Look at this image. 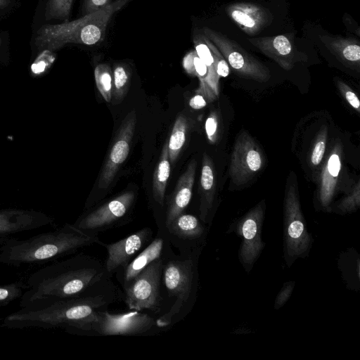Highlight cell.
<instances>
[{
	"instance_id": "f1b7e54d",
	"label": "cell",
	"mask_w": 360,
	"mask_h": 360,
	"mask_svg": "<svg viewBox=\"0 0 360 360\" xmlns=\"http://www.w3.org/2000/svg\"><path fill=\"white\" fill-rule=\"evenodd\" d=\"M72 3L73 0H48L45 8V19L68 21Z\"/></svg>"
},
{
	"instance_id": "9a60e30c",
	"label": "cell",
	"mask_w": 360,
	"mask_h": 360,
	"mask_svg": "<svg viewBox=\"0 0 360 360\" xmlns=\"http://www.w3.org/2000/svg\"><path fill=\"white\" fill-rule=\"evenodd\" d=\"M226 11L229 17L248 35H255L261 32L272 19L266 8L251 3L232 4Z\"/></svg>"
},
{
	"instance_id": "ba28073f",
	"label": "cell",
	"mask_w": 360,
	"mask_h": 360,
	"mask_svg": "<svg viewBox=\"0 0 360 360\" xmlns=\"http://www.w3.org/2000/svg\"><path fill=\"white\" fill-rule=\"evenodd\" d=\"M264 164L263 153L254 139L241 131L233 146L229 165V176L233 184H247L262 169Z\"/></svg>"
},
{
	"instance_id": "f546056e",
	"label": "cell",
	"mask_w": 360,
	"mask_h": 360,
	"mask_svg": "<svg viewBox=\"0 0 360 360\" xmlns=\"http://www.w3.org/2000/svg\"><path fill=\"white\" fill-rule=\"evenodd\" d=\"M27 285L21 281L0 285V307L21 297Z\"/></svg>"
},
{
	"instance_id": "ac0fdd59",
	"label": "cell",
	"mask_w": 360,
	"mask_h": 360,
	"mask_svg": "<svg viewBox=\"0 0 360 360\" xmlns=\"http://www.w3.org/2000/svg\"><path fill=\"white\" fill-rule=\"evenodd\" d=\"M197 162L192 160L184 172L179 177L174 191L167 201L166 215V227L183 211L189 204L193 192Z\"/></svg>"
},
{
	"instance_id": "8fae6325",
	"label": "cell",
	"mask_w": 360,
	"mask_h": 360,
	"mask_svg": "<svg viewBox=\"0 0 360 360\" xmlns=\"http://www.w3.org/2000/svg\"><path fill=\"white\" fill-rule=\"evenodd\" d=\"M154 323L152 317L136 311L120 314L98 311L92 330L104 335H131L146 332Z\"/></svg>"
},
{
	"instance_id": "8d00e7d4",
	"label": "cell",
	"mask_w": 360,
	"mask_h": 360,
	"mask_svg": "<svg viewBox=\"0 0 360 360\" xmlns=\"http://www.w3.org/2000/svg\"><path fill=\"white\" fill-rule=\"evenodd\" d=\"M110 3V0H84L83 11L84 15L96 12Z\"/></svg>"
},
{
	"instance_id": "ab89813d",
	"label": "cell",
	"mask_w": 360,
	"mask_h": 360,
	"mask_svg": "<svg viewBox=\"0 0 360 360\" xmlns=\"http://www.w3.org/2000/svg\"><path fill=\"white\" fill-rule=\"evenodd\" d=\"M5 240L3 238H0V243H3Z\"/></svg>"
},
{
	"instance_id": "f35d334b",
	"label": "cell",
	"mask_w": 360,
	"mask_h": 360,
	"mask_svg": "<svg viewBox=\"0 0 360 360\" xmlns=\"http://www.w3.org/2000/svg\"><path fill=\"white\" fill-rule=\"evenodd\" d=\"M10 4V0H0V9L6 7Z\"/></svg>"
},
{
	"instance_id": "6da1fadb",
	"label": "cell",
	"mask_w": 360,
	"mask_h": 360,
	"mask_svg": "<svg viewBox=\"0 0 360 360\" xmlns=\"http://www.w3.org/2000/svg\"><path fill=\"white\" fill-rule=\"evenodd\" d=\"M103 274L101 269L87 266L80 257L47 265L28 277L20 306L81 297Z\"/></svg>"
},
{
	"instance_id": "8992f818",
	"label": "cell",
	"mask_w": 360,
	"mask_h": 360,
	"mask_svg": "<svg viewBox=\"0 0 360 360\" xmlns=\"http://www.w3.org/2000/svg\"><path fill=\"white\" fill-rule=\"evenodd\" d=\"M202 34L211 41L230 65L241 77L258 82L270 79L266 66L247 52L237 42L209 27L202 28Z\"/></svg>"
},
{
	"instance_id": "9c48e42d",
	"label": "cell",
	"mask_w": 360,
	"mask_h": 360,
	"mask_svg": "<svg viewBox=\"0 0 360 360\" xmlns=\"http://www.w3.org/2000/svg\"><path fill=\"white\" fill-rule=\"evenodd\" d=\"M264 210L265 202L262 200L237 224L236 232L241 238L239 258L247 271L252 269L264 247L261 236Z\"/></svg>"
},
{
	"instance_id": "d4e9b609",
	"label": "cell",
	"mask_w": 360,
	"mask_h": 360,
	"mask_svg": "<svg viewBox=\"0 0 360 360\" xmlns=\"http://www.w3.org/2000/svg\"><path fill=\"white\" fill-rule=\"evenodd\" d=\"M195 52L198 57L206 65L208 70L206 84L214 96L217 98L219 93V77L214 66V60L211 51L207 46L203 34H197L193 38Z\"/></svg>"
},
{
	"instance_id": "52a82bcc",
	"label": "cell",
	"mask_w": 360,
	"mask_h": 360,
	"mask_svg": "<svg viewBox=\"0 0 360 360\" xmlns=\"http://www.w3.org/2000/svg\"><path fill=\"white\" fill-rule=\"evenodd\" d=\"M163 263L159 258L141 271L126 288V303L129 309L155 310L160 303V283Z\"/></svg>"
},
{
	"instance_id": "44dd1931",
	"label": "cell",
	"mask_w": 360,
	"mask_h": 360,
	"mask_svg": "<svg viewBox=\"0 0 360 360\" xmlns=\"http://www.w3.org/2000/svg\"><path fill=\"white\" fill-rule=\"evenodd\" d=\"M216 191L215 169L212 158L204 153L202 160V169L199 191L200 195V217L205 221L212 208Z\"/></svg>"
},
{
	"instance_id": "4dcf8cb0",
	"label": "cell",
	"mask_w": 360,
	"mask_h": 360,
	"mask_svg": "<svg viewBox=\"0 0 360 360\" xmlns=\"http://www.w3.org/2000/svg\"><path fill=\"white\" fill-rule=\"evenodd\" d=\"M328 127L323 126L320 129L310 154V162L313 167L318 166L322 161L326 151Z\"/></svg>"
},
{
	"instance_id": "1f68e13d",
	"label": "cell",
	"mask_w": 360,
	"mask_h": 360,
	"mask_svg": "<svg viewBox=\"0 0 360 360\" xmlns=\"http://www.w3.org/2000/svg\"><path fill=\"white\" fill-rule=\"evenodd\" d=\"M360 205V182L354 185L352 191L337 205V212L347 214L354 212Z\"/></svg>"
},
{
	"instance_id": "e0dca14e",
	"label": "cell",
	"mask_w": 360,
	"mask_h": 360,
	"mask_svg": "<svg viewBox=\"0 0 360 360\" xmlns=\"http://www.w3.org/2000/svg\"><path fill=\"white\" fill-rule=\"evenodd\" d=\"M342 146L338 141L330 150L321 169L319 188V202L329 209L333 199L342 168Z\"/></svg>"
},
{
	"instance_id": "7c38bea8",
	"label": "cell",
	"mask_w": 360,
	"mask_h": 360,
	"mask_svg": "<svg viewBox=\"0 0 360 360\" xmlns=\"http://www.w3.org/2000/svg\"><path fill=\"white\" fill-rule=\"evenodd\" d=\"M134 200V192H125L87 214L75 226L89 233L109 229L126 215Z\"/></svg>"
},
{
	"instance_id": "d6a6232c",
	"label": "cell",
	"mask_w": 360,
	"mask_h": 360,
	"mask_svg": "<svg viewBox=\"0 0 360 360\" xmlns=\"http://www.w3.org/2000/svg\"><path fill=\"white\" fill-rule=\"evenodd\" d=\"M204 39L211 51L217 75L219 78L226 77L229 75L230 70L228 63L214 44L205 36Z\"/></svg>"
},
{
	"instance_id": "d6986e66",
	"label": "cell",
	"mask_w": 360,
	"mask_h": 360,
	"mask_svg": "<svg viewBox=\"0 0 360 360\" xmlns=\"http://www.w3.org/2000/svg\"><path fill=\"white\" fill-rule=\"evenodd\" d=\"M46 215L34 212L8 210L0 211V237L36 229L50 223Z\"/></svg>"
},
{
	"instance_id": "e575fe53",
	"label": "cell",
	"mask_w": 360,
	"mask_h": 360,
	"mask_svg": "<svg viewBox=\"0 0 360 360\" xmlns=\"http://www.w3.org/2000/svg\"><path fill=\"white\" fill-rule=\"evenodd\" d=\"M335 84L341 94L347 102L358 112H360V101L356 93L349 85L339 79H335Z\"/></svg>"
},
{
	"instance_id": "4316f807",
	"label": "cell",
	"mask_w": 360,
	"mask_h": 360,
	"mask_svg": "<svg viewBox=\"0 0 360 360\" xmlns=\"http://www.w3.org/2000/svg\"><path fill=\"white\" fill-rule=\"evenodd\" d=\"M112 99L114 103H120L127 95L130 85L131 72L124 63L114 64L112 68Z\"/></svg>"
},
{
	"instance_id": "cb8c5ba5",
	"label": "cell",
	"mask_w": 360,
	"mask_h": 360,
	"mask_svg": "<svg viewBox=\"0 0 360 360\" xmlns=\"http://www.w3.org/2000/svg\"><path fill=\"white\" fill-rule=\"evenodd\" d=\"M167 228L172 233L186 239L199 238L204 231L197 217L182 213L177 216Z\"/></svg>"
},
{
	"instance_id": "83f0119b",
	"label": "cell",
	"mask_w": 360,
	"mask_h": 360,
	"mask_svg": "<svg viewBox=\"0 0 360 360\" xmlns=\"http://www.w3.org/2000/svg\"><path fill=\"white\" fill-rule=\"evenodd\" d=\"M95 82L98 90L104 100L112 101V71L108 64L100 63L94 70Z\"/></svg>"
},
{
	"instance_id": "3957f363",
	"label": "cell",
	"mask_w": 360,
	"mask_h": 360,
	"mask_svg": "<svg viewBox=\"0 0 360 360\" xmlns=\"http://www.w3.org/2000/svg\"><path fill=\"white\" fill-rule=\"evenodd\" d=\"M95 243H100L96 235L66 224L28 239L5 240L1 247L0 262L14 266L44 262Z\"/></svg>"
},
{
	"instance_id": "5bb4252c",
	"label": "cell",
	"mask_w": 360,
	"mask_h": 360,
	"mask_svg": "<svg viewBox=\"0 0 360 360\" xmlns=\"http://www.w3.org/2000/svg\"><path fill=\"white\" fill-rule=\"evenodd\" d=\"M150 229L146 228L111 244H102L108 251L106 270L112 272L120 266H127L131 258L150 238Z\"/></svg>"
},
{
	"instance_id": "836d02e7",
	"label": "cell",
	"mask_w": 360,
	"mask_h": 360,
	"mask_svg": "<svg viewBox=\"0 0 360 360\" xmlns=\"http://www.w3.org/2000/svg\"><path fill=\"white\" fill-rule=\"evenodd\" d=\"M205 133L209 142H217L219 132V116L218 112L212 110L208 115L205 124Z\"/></svg>"
},
{
	"instance_id": "484cf974",
	"label": "cell",
	"mask_w": 360,
	"mask_h": 360,
	"mask_svg": "<svg viewBox=\"0 0 360 360\" xmlns=\"http://www.w3.org/2000/svg\"><path fill=\"white\" fill-rule=\"evenodd\" d=\"M188 127L189 124L186 117H177L167 141L169 160L172 163L175 162L185 144Z\"/></svg>"
},
{
	"instance_id": "30bf717a",
	"label": "cell",
	"mask_w": 360,
	"mask_h": 360,
	"mask_svg": "<svg viewBox=\"0 0 360 360\" xmlns=\"http://www.w3.org/2000/svg\"><path fill=\"white\" fill-rule=\"evenodd\" d=\"M136 115L131 110L123 119L103 167L98 187L105 189L112 183L120 166L127 159L134 134Z\"/></svg>"
},
{
	"instance_id": "277c9868",
	"label": "cell",
	"mask_w": 360,
	"mask_h": 360,
	"mask_svg": "<svg viewBox=\"0 0 360 360\" xmlns=\"http://www.w3.org/2000/svg\"><path fill=\"white\" fill-rule=\"evenodd\" d=\"M132 0H115L107 6L83 17L60 24L44 25L36 33L39 49L55 51L68 44L92 46L105 37L112 16Z\"/></svg>"
},
{
	"instance_id": "7a4b0ae2",
	"label": "cell",
	"mask_w": 360,
	"mask_h": 360,
	"mask_svg": "<svg viewBox=\"0 0 360 360\" xmlns=\"http://www.w3.org/2000/svg\"><path fill=\"white\" fill-rule=\"evenodd\" d=\"M105 304L102 295L37 302L8 315L3 326L11 328L69 326L90 330L97 321L98 309Z\"/></svg>"
},
{
	"instance_id": "60d3db41",
	"label": "cell",
	"mask_w": 360,
	"mask_h": 360,
	"mask_svg": "<svg viewBox=\"0 0 360 360\" xmlns=\"http://www.w3.org/2000/svg\"><path fill=\"white\" fill-rule=\"evenodd\" d=\"M1 39L0 38V44H1Z\"/></svg>"
},
{
	"instance_id": "d590c367",
	"label": "cell",
	"mask_w": 360,
	"mask_h": 360,
	"mask_svg": "<svg viewBox=\"0 0 360 360\" xmlns=\"http://www.w3.org/2000/svg\"><path fill=\"white\" fill-rule=\"evenodd\" d=\"M294 288V282H288L284 284L275 300V309H280L290 298Z\"/></svg>"
},
{
	"instance_id": "74e56055",
	"label": "cell",
	"mask_w": 360,
	"mask_h": 360,
	"mask_svg": "<svg viewBox=\"0 0 360 360\" xmlns=\"http://www.w3.org/2000/svg\"><path fill=\"white\" fill-rule=\"evenodd\" d=\"M189 105L194 110H200L207 105L206 98L200 93H197L189 101Z\"/></svg>"
},
{
	"instance_id": "7402d4cb",
	"label": "cell",
	"mask_w": 360,
	"mask_h": 360,
	"mask_svg": "<svg viewBox=\"0 0 360 360\" xmlns=\"http://www.w3.org/2000/svg\"><path fill=\"white\" fill-rule=\"evenodd\" d=\"M163 246L162 238L155 239L143 252L127 265L124 274L125 284L128 285L151 262L160 258Z\"/></svg>"
},
{
	"instance_id": "ffe728a7",
	"label": "cell",
	"mask_w": 360,
	"mask_h": 360,
	"mask_svg": "<svg viewBox=\"0 0 360 360\" xmlns=\"http://www.w3.org/2000/svg\"><path fill=\"white\" fill-rule=\"evenodd\" d=\"M325 46L342 63L348 67L359 70L360 45L352 38L321 35L319 37Z\"/></svg>"
},
{
	"instance_id": "2e32d148",
	"label": "cell",
	"mask_w": 360,
	"mask_h": 360,
	"mask_svg": "<svg viewBox=\"0 0 360 360\" xmlns=\"http://www.w3.org/2000/svg\"><path fill=\"white\" fill-rule=\"evenodd\" d=\"M248 41L283 69L290 70L294 67L296 62L295 51L292 42L287 36L279 34L250 38Z\"/></svg>"
},
{
	"instance_id": "4fadbf2b",
	"label": "cell",
	"mask_w": 360,
	"mask_h": 360,
	"mask_svg": "<svg viewBox=\"0 0 360 360\" xmlns=\"http://www.w3.org/2000/svg\"><path fill=\"white\" fill-rule=\"evenodd\" d=\"M165 285L170 295L177 296L173 310L179 309L188 298L193 276V262L191 259L170 261L162 269Z\"/></svg>"
},
{
	"instance_id": "603a6c76",
	"label": "cell",
	"mask_w": 360,
	"mask_h": 360,
	"mask_svg": "<svg viewBox=\"0 0 360 360\" xmlns=\"http://www.w3.org/2000/svg\"><path fill=\"white\" fill-rule=\"evenodd\" d=\"M170 170L167 141H166L162 147L159 162L153 177V198L161 206L164 205L165 191L170 175Z\"/></svg>"
},
{
	"instance_id": "5b68a950",
	"label": "cell",
	"mask_w": 360,
	"mask_h": 360,
	"mask_svg": "<svg viewBox=\"0 0 360 360\" xmlns=\"http://www.w3.org/2000/svg\"><path fill=\"white\" fill-rule=\"evenodd\" d=\"M290 179L284 199V257L288 267L297 259L307 256L312 244L301 210L297 181Z\"/></svg>"
}]
</instances>
